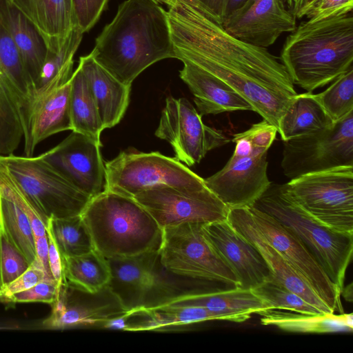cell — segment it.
<instances>
[{
  "label": "cell",
  "instance_id": "cell-4",
  "mask_svg": "<svg viewBox=\"0 0 353 353\" xmlns=\"http://www.w3.org/2000/svg\"><path fill=\"white\" fill-rule=\"evenodd\" d=\"M81 216L94 249L107 259L160 250L163 229L133 197L105 190L90 200Z\"/></svg>",
  "mask_w": 353,
  "mask_h": 353
},
{
  "label": "cell",
  "instance_id": "cell-15",
  "mask_svg": "<svg viewBox=\"0 0 353 353\" xmlns=\"http://www.w3.org/2000/svg\"><path fill=\"white\" fill-rule=\"evenodd\" d=\"M163 229L184 223H207L227 219L229 208L208 188L187 191L154 188L133 197Z\"/></svg>",
  "mask_w": 353,
  "mask_h": 353
},
{
  "label": "cell",
  "instance_id": "cell-48",
  "mask_svg": "<svg viewBox=\"0 0 353 353\" xmlns=\"http://www.w3.org/2000/svg\"><path fill=\"white\" fill-rule=\"evenodd\" d=\"M310 1H312V0H306L305 3H307V2Z\"/></svg>",
  "mask_w": 353,
  "mask_h": 353
},
{
  "label": "cell",
  "instance_id": "cell-2",
  "mask_svg": "<svg viewBox=\"0 0 353 353\" xmlns=\"http://www.w3.org/2000/svg\"><path fill=\"white\" fill-rule=\"evenodd\" d=\"M125 85L146 68L175 58L168 12L154 0H125L96 38L90 53Z\"/></svg>",
  "mask_w": 353,
  "mask_h": 353
},
{
  "label": "cell",
  "instance_id": "cell-3",
  "mask_svg": "<svg viewBox=\"0 0 353 353\" xmlns=\"http://www.w3.org/2000/svg\"><path fill=\"white\" fill-rule=\"evenodd\" d=\"M287 37L280 54L294 84L312 92L353 67L352 12L301 22Z\"/></svg>",
  "mask_w": 353,
  "mask_h": 353
},
{
  "label": "cell",
  "instance_id": "cell-31",
  "mask_svg": "<svg viewBox=\"0 0 353 353\" xmlns=\"http://www.w3.org/2000/svg\"><path fill=\"white\" fill-rule=\"evenodd\" d=\"M63 282L88 292L107 286L111 279L108 259L96 250L74 256L61 257Z\"/></svg>",
  "mask_w": 353,
  "mask_h": 353
},
{
  "label": "cell",
  "instance_id": "cell-43",
  "mask_svg": "<svg viewBox=\"0 0 353 353\" xmlns=\"http://www.w3.org/2000/svg\"><path fill=\"white\" fill-rule=\"evenodd\" d=\"M46 229L48 239V262L50 270L52 276L60 287L63 283L62 259L48 223L46 224Z\"/></svg>",
  "mask_w": 353,
  "mask_h": 353
},
{
  "label": "cell",
  "instance_id": "cell-42",
  "mask_svg": "<svg viewBox=\"0 0 353 353\" xmlns=\"http://www.w3.org/2000/svg\"><path fill=\"white\" fill-rule=\"evenodd\" d=\"M59 288L53 278H47L28 290L13 294L5 303L41 302L52 305Z\"/></svg>",
  "mask_w": 353,
  "mask_h": 353
},
{
  "label": "cell",
  "instance_id": "cell-23",
  "mask_svg": "<svg viewBox=\"0 0 353 353\" xmlns=\"http://www.w3.org/2000/svg\"><path fill=\"white\" fill-rule=\"evenodd\" d=\"M179 77L194 96L202 117L236 110H252L250 103L237 91L218 77L186 60L181 61Z\"/></svg>",
  "mask_w": 353,
  "mask_h": 353
},
{
  "label": "cell",
  "instance_id": "cell-36",
  "mask_svg": "<svg viewBox=\"0 0 353 353\" xmlns=\"http://www.w3.org/2000/svg\"><path fill=\"white\" fill-rule=\"evenodd\" d=\"M333 81L316 96L326 114L336 123L353 111V67Z\"/></svg>",
  "mask_w": 353,
  "mask_h": 353
},
{
  "label": "cell",
  "instance_id": "cell-40",
  "mask_svg": "<svg viewBox=\"0 0 353 353\" xmlns=\"http://www.w3.org/2000/svg\"><path fill=\"white\" fill-rule=\"evenodd\" d=\"M110 0H71L74 26L83 33L99 21Z\"/></svg>",
  "mask_w": 353,
  "mask_h": 353
},
{
  "label": "cell",
  "instance_id": "cell-18",
  "mask_svg": "<svg viewBox=\"0 0 353 353\" xmlns=\"http://www.w3.org/2000/svg\"><path fill=\"white\" fill-rule=\"evenodd\" d=\"M101 146L89 137L72 131L42 154L68 181L92 199L105 188V168Z\"/></svg>",
  "mask_w": 353,
  "mask_h": 353
},
{
  "label": "cell",
  "instance_id": "cell-19",
  "mask_svg": "<svg viewBox=\"0 0 353 353\" xmlns=\"http://www.w3.org/2000/svg\"><path fill=\"white\" fill-rule=\"evenodd\" d=\"M285 3V0H245L223 26L239 40L267 48L296 26V18Z\"/></svg>",
  "mask_w": 353,
  "mask_h": 353
},
{
  "label": "cell",
  "instance_id": "cell-44",
  "mask_svg": "<svg viewBox=\"0 0 353 353\" xmlns=\"http://www.w3.org/2000/svg\"><path fill=\"white\" fill-rule=\"evenodd\" d=\"M223 22L245 0H197Z\"/></svg>",
  "mask_w": 353,
  "mask_h": 353
},
{
  "label": "cell",
  "instance_id": "cell-27",
  "mask_svg": "<svg viewBox=\"0 0 353 353\" xmlns=\"http://www.w3.org/2000/svg\"><path fill=\"white\" fill-rule=\"evenodd\" d=\"M213 320L220 319L203 307L166 304L130 311L125 316L108 322L105 327L126 331L156 330Z\"/></svg>",
  "mask_w": 353,
  "mask_h": 353
},
{
  "label": "cell",
  "instance_id": "cell-25",
  "mask_svg": "<svg viewBox=\"0 0 353 353\" xmlns=\"http://www.w3.org/2000/svg\"><path fill=\"white\" fill-rule=\"evenodd\" d=\"M79 65L86 79L103 128L114 127L121 121L128 106L131 86L118 81L90 54L79 58Z\"/></svg>",
  "mask_w": 353,
  "mask_h": 353
},
{
  "label": "cell",
  "instance_id": "cell-13",
  "mask_svg": "<svg viewBox=\"0 0 353 353\" xmlns=\"http://www.w3.org/2000/svg\"><path fill=\"white\" fill-rule=\"evenodd\" d=\"M34 85L0 19V155H8L23 139V124Z\"/></svg>",
  "mask_w": 353,
  "mask_h": 353
},
{
  "label": "cell",
  "instance_id": "cell-8",
  "mask_svg": "<svg viewBox=\"0 0 353 353\" xmlns=\"http://www.w3.org/2000/svg\"><path fill=\"white\" fill-rule=\"evenodd\" d=\"M108 261L111 270L108 285L128 312L166 304L189 291L188 279L167 270L159 251Z\"/></svg>",
  "mask_w": 353,
  "mask_h": 353
},
{
  "label": "cell",
  "instance_id": "cell-14",
  "mask_svg": "<svg viewBox=\"0 0 353 353\" xmlns=\"http://www.w3.org/2000/svg\"><path fill=\"white\" fill-rule=\"evenodd\" d=\"M155 135L167 141L175 158L188 166L199 163L209 151L230 141L222 131L205 125L188 99L172 97L165 99Z\"/></svg>",
  "mask_w": 353,
  "mask_h": 353
},
{
  "label": "cell",
  "instance_id": "cell-9",
  "mask_svg": "<svg viewBox=\"0 0 353 353\" xmlns=\"http://www.w3.org/2000/svg\"><path fill=\"white\" fill-rule=\"evenodd\" d=\"M105 190L130 197L161 186L187 191L208 189L204 179L176 158L159 152L123 151L105 163Z\"/></svg>",
  "mask_w": 353,
  "mask_h": 353
},
{
  "label": "cell",
  "instance_id": "cell-33",
  "mask_svg": "<svg viewBox=\"0 0 353 353\" xmlns=\"http://www.w3.org/2000/svg\"><path fill=\"white\" fill-rule=\"evenodd\" d=\"M61 257L79 256L94 249L81 214L66 218H50L47 223Z\"/></svg>",
  "mask_w": 353,
  "mask_h": 353
},
{
  "label": "cell",
  "instance_id": "cell-22",
  "mask_svg": "<svg viewBox=\"0 0 353 353\" xmlns=\"http://www.w3.org/2000/svg\"><path fill=\"white\" fill-rule=\"evenodd\" d=\"M227 221L259 251L272 272L271 279L296 293L322 313H334L304 278L268 242L248 208H230Z\"/></svg>",
  "mask_w": 353,
  "mask_h": 353
},
{
  "label": "cell",
  "instance_id": "cell-45",
  "mask_svg": "<svg viewBox=\"0 0 353 353\" xmlns=\"http://www.w3.org/2000/svg\"><path fill=\"white\" fill-rule=\"evenodd\" d=\"M35 258L41 263L46 273L53 277L50 272L48 262V235L34 236Z\"/></svg>",
  "mask_w": 353,
  "mask_h": 353
},
{
  "label": "cell",
  "instance_id": "cell-1",
  "mask_svg": "<svg viewBox=\"0 0 353 353\" xmlns=\"http://www.w3.org/2000/svg\"><path fill=\"white\" fill-rule=\"evenodd\" d=\"M168 7L176 59L225 82L277 129L280 117L298 94L280 59L267 48L228 33L222 21L197 0H175Z\"/></svg>",
  "mask_w": 353,
  "mask_h": 353
},
{
  "label": "cell",
  "instance_id": "cell-28",
  "mask_svg": "<svg viewBox=\"0 0 353 353\" xmlns=\"http://www.w3.org/2000/svg\"><path fill=\"white\" fill-rule=\"evenodd\" d=\"M41 32L48 49L57 48L74 27L71 0H8Z\"/></svg>",
  "mask_w": 353,
  "mask_h": 353
},
{
  "label": "cell",
  "instance_id": "cell-21",
  "mask_svg": "<svg viewBox=\"0 0 353 353\" xmlns=\"http://www.w3.org/2000/svg\"><path fill=\"white\" fill-rule=\"evenodd\" d=\"M70 90L71 78L59 87L34 89L23 125L25 156L32 157L36 146L48 137L72 130Z\"/></svg>",
  "mask_w": 353,
  "mask_h": 353
},
{
  "label": "cell",
  "instance_id": "cell-47",
  "mask_svg": "<svg viewBox=\"0 0 353 353\" xmlns=\"http://www.w3.org/2000/svg\"><path fill=\"white\" fill-rule=\"evenodd\" d=\"M3 287L2 277H1V248H0V291Z\"/></svg>",
  "mask_w": 353,
  "mask_h": 353
},
{
  "label": "cell",
  "instance_id": "cell-12",
  "mask_svg": "<svg viewBox=\"0 0 353 353\" xmlns=\"http://www.w3.org/2000/svg\"><path fill=\"white\" fill-rule=\"evenodd\" d=\"M281 168L290 179L341 166H353V111L332 126L283 141Z\"/></svg>",
  "mask_w": 353,
  "mask_h": 353
},
{
  "label": "cell",
  "instance_id": "cell-29",
  "mask_svg": "<svg viewBox=\"0 0 353 353\" xmlns=\"http://www.w3.org/2000/svg\"><path fill=\"white\" fill-rule=\"evenodd\" d=\"M334 123L326 114L316 94H297L280 117L277 132L283 141L318 132Z\"/></svg>",
  "mask_w": 353,
  "mask_h": 353
},
{
  "label": "cell",
  "instance_id": "cell-6",
  "mask_svg": "<svg viewBox=\"0 0 353 353\" xmlns=\"http://www.w3.org/2000/svg\"><path fill=\"white\" fill-rule=\"evenodd\" d=\"M277 133L265 120L234 135V152L224 167L204 179L229 209L252 206L270 187L267 155Z\"/></svg>",
  "mask_w": 353,
  "mask_h": 353
},
{
  "label": "cell",
  "instance_id": "cell-10",
  "mask_svg": "<svg viewBox=\"0 0 353 353\" xmlns=\"http://www.w3.org/2000/svg\"><path fill=\"white\" fill-rule=\"evenodd\" d=\"M285 184L296 203L314 220L353 234V166L305 174Z\"/></svg>",
  "mask_w": 353,
  "mask_h": 353
},
{
  "label": "cell",
  "instance_id": "cell-17",
  "mask_svg": "<svg viewBox=\"0 0 353 353\" xmlns=\"http://www.w3.org/2000/svg\"><path fill=\"white\" fill-rule=\"evenodd\" d=\"M248 209L268 242L304 278L333 312L338 310L343 313L341 291L297 237L267 213L253 206Z\"/></svg>",
  "mask_w": 353,
  "mask_h": 353
},
{
  "label": "cell",
  "instance_id": "cell-32",
  "mask_svg": "<svg viewBox=\"0 0 353 353\" xmlns=\"http://www.w3.org/2000/svg\"><path fill=\"white\" fill-rule=\"evenodd\" d=\"M70 113L72 131L83 134L101 145L104 130L86 79L78 65L71 76Z\"/></svg>",
  "mask_w": 353,
  "mask_h": 353
},
{
  "label": "cell",
  "instance_id": "cell-46",
  "mask_svg": "<svg viewBox=\"0 0 353 353\" xmlns=\"http://www.w3.org/2000/svg\"><path fill=\"white\" fill-rule=\"evenodd\" d=\"M154 1H156L159 3H164L168 6H170L174 2L175 0H154Z\"/></svg>",
  "mask_w": 353,
  "mask_h": 353
},
{
  "label": "cell",
  "instance_id": "cell-39",
  "mask_svg": "<svg viewBox=\"0 0 353 353\" xmlns=\"http://www.w3.org/2000/svg\"><path fill=\"white\" fill-rule=\"evenodd\" d=\"M353 0H312L305 3L296 15L316 21L352 12Z\"/></svg>",
  "mask_w": 353,
  "mask_h": 353
},
{
  "label": "cell",
  "instance_id": "cell-26",
  "mask_svg": "<svg viewBox=\"0 0 353 353\" xmlns=\"http://www.w3.org/2000/svg\"><path fill=\"white\" fill-rule=\"evenodd\" d=\"M0 19L36 88L48 50L45 38L34 24L8 0H0Z\"/></svg>",
  "mask_w": 353,
  "mask_h": 353
},
{
  "label": "cell",
  "instance_id": "cell-41",
  "mask_svg": "<svg viewBox=\"0 0 353 353\" xmlns=\"http://www.w3.org/2000/svg\"><path fill=\"white\" fill-rule=\"evenodd\" d=\"M47 278L53 277L46 273L41 263L35 258L26 271L2 287L0 302L5 303L13 294L28 290Z\"/></svg>",
  "mask_w": 353,
  "mask_h": 353
},
{
  "label": "cell",
  "instance_id": "cell-11",
  "mask_svg": "<svg viewBox=\"0 0 353 353\" xmlns=\"http://www.w3.org/2000/svg\"><path fill=\"white\" fill-rule=\"evenodd\" d=\"M202 224L184 223L163 228L161 264L179 276L237 287L236 275L205 239Z\"/></svg>",
  "mask_w": 353,
  "mask_h": 353
},
{
  "label": "cell",
  "instance_id": "cell-34",
  "mask_svg": "<svg viewBox=\"0 0 353 353\" xmlns=\"http://www.w3.org/2000/svg\"><path fill=\"white\" fill-rule=\"evenodd\" d=\"M83 34L74 26L59 46L54 50H48L35 89L50 81L65 83L70 80L73 73L74 56Z\"/></svg>",
  "mask_w": 353,
  "mask_h": 353
},
{
  "label": "cell",
  "instance_id": "cell-24",
  "mask_svg": "<svg viewBox=\"0 0 353 353\" xmlns=\"http://www.w3.org/2000/svg\"><path fill=\"white\" fill-rule=\"evenodd\" d=\"M167 305L203 307L219 317L221 321L240 323L249 319L253 313L270 310L269 307L250 289L239 287L209 292H196L176 297ZM165 304V305H166Z\"/></svg>",
  "mask_w": 353,
  "mask_h": 353
},
{
  "label": "cell",
  "instance_id": "cell-7",
  "mask_svg": "<svg viewBox=\"0 0 353 353\" xmlns=\"http://www.w3.org/2000/svg\"><path fill=\"white\" fill-rule=\"evenodd\" d=\"M0 164L31 202L42 221L79 215L91 199L40 154L0 155Z\"/></svg>",
  "mask_w": 353,
  "mask_h": 353
},
{
  "label": "cell",
  "instance_id": "cell-20",
  "mask_svg": "<svg viewBox=\"0 0 353 353\" xmlns=\"http://www.w3.org/2000/svg\"><path fill=\"white\" fill-rule=\"evenodd\" d=\"M204 236L236 275L238 286L252 290L272 279L259 251L226 220L202 224Z\"/></svg>",
  "mask_w": 353,
  "mask_h": 353
},
{
  "label": "cell",
  "instance_id": "cell-38",
  "mask_svg": "<svg viewBox=\"0 0 353 353\" xmlns=\"http://www.w3.org/2000/svg\"><path fill=\"white\" fill-rule=\"evenodd\" d=\"M0 248L1 277L3 286L21 275L30 263L16 246L1 219Z\"/></svg>",
  "mask_w": 353,
  "mask_h": 353
},
{
  "label": "cell",
  "instance_id": "cell-37",
  "mask_svg": "<svg viewBox=\"0 0 353 353\" xmlns=\"http://www.w3.org/2000/svg\"><path fill=\"white\" fill-rule=\"evenodd\" d=\"M270 308L304 314H321L316 307L279 283L270 279L252 289Z\"/></svg>",
  "mask_w": 353,
  "mask_h": 353
},
{
  "label": "cell",
  "instance_id": "cell-5",
  "mask_svg": "<svg viewBox=\"0 0 353 353\" xmlns=\"http://www.w3.org/2000/svg\"><path fill=\"white\" fill-rule=\"evenodd\" d=\"M270 215L301 242L342 292L353 253V234L336 231L314 220L293 199L285 184L271 183L252 205Z\"/></svg>",
  "mask_w": 353,
  "mask_h": 353
},
{
  "label": "cell",
  "instance_id": "cell-16",
  "mask_svg": "<svg viewBox=\"0 0 353 353\" xmlns=\"http://www.w3.org/2000/svg\"><path fill=\"white\" fill-rule=\"evenodd\" d=\"M51 306L50 314L42 323L45 329L103 327L129 312L108 285L96 292H88L63 282Z\"/></svg>",
  "mask_w": 353,
  "mask_h": 353
},
{
  "label": "cell",
  "instance_id": "cell-35",
  "mask_svg": "<svg viewBox=\"0 0 353 353\" xmlns=\"http://www.w3.org/2000/svg\"><path fill=\"white\" fill-rule=\"evenodd\" d=\"M0 219L27 261L35 259L34 238L30 222L17 203L0 184Z\"/></svg>",
  "mask_w": 353,
  "mask_h": 353
},
{
  "label": "cell",
  "instance_id": "cell-30",
  "mask_svg": "<svg viewBox=\"0 0 353 353\" xmlns=\"http://www.w3.org/2000/svg\"><path fill=\"white\" fill-rule=\"evenodd\" d=\"M261 316V323L274 325L281 330L300 333L351 332L353 315L344 312L321 314H304L283 310H266L257 313Z\"/></svg>",
  "mask_w": 353,
  "mask_h": 353
}]
</instances>
